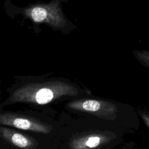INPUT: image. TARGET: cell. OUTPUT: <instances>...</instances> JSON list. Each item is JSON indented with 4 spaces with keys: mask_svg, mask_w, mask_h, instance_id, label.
<instances>
[{
    "mask_svg": "<svg viewBox=\"0 0 149 149\" xmlns=\"http://www.w3.org/2000/svg\"><path fill=\"white\" fill-rule=\"evenodd\" d=\"M133 54L143 65L149 69V51L134 50Z\"/></svg>",
    "mask_w": 149,
    "mask_h": 149,
    "instance_id": "obj_7",
    "label": "cell"
},
{
    "mask_svg": "<svg viewBox=\"0 0 149 149\" xmlns=\"http://www.w3.org/2000/svg\"><path fill=\"white\" fill-rule=\"evenodd\" d=\"M139 115L143 118L145 124L149 128V112L141 111L139 112Z\"/></svg>",
    "mask_w": 149,
    "mask_h": 149,
    "instance_id": "obj_8",
    "label": "cell"
},
{
    "mask_svg": "<svg viewBox=\"0 0 149 149\" xmlns=\"http://www.w3.org/2000/svg\"><path fill=\"white\" fill-rule=\"evenodd\" d=\"M0 134L3 140L21 149H33L35 147L36 141L33 139L12 129L1 127Z\"/></svg>",
    "mask_w": 149,
    "mask_h": 149,
    "instance_id": "obj_6",
    "label": "cell"
},
{
    "mask_svg": "<svg viewBox=\"0 0 149 149\" xmlns=\"http://www.w3.org/2000/svg\"><path fill=\"white\" fill-rule=\"evenodd\" d=\"M78 93L75 86L62 81L31 83L16 89L9 100L44 105L64 96H76Z\"/></svg>",
    "mask_w": 149,
    "mask_h": 149,
    "instance_id": "obj_2",
    "label": "cell"
},
{
    "mask_svg": "<svg viewBox=\"0 0 149 149\" xmlns=\"http://www.w3.org/2000/svg\"><path fill=\"white\" fill-rule=\"evenodd\" d=\"M67 107L74 111L84 112L107 119H113L118 112L116 105L101 100H76L69 102Z\"/></svg>",
    "mask_w": 149,
    "mask_h": 149,
    "instance_id": "obj_3",
    "label": "cell"
},
{
    "mask_svg": "<svg viewBox=\"0 0 149 149\" xmlns=\"http://www.w3.org/2000/svg\"><path fill=\"white\" fill-rule=\"evenodd\" d=\"M0 123L19 129L47 134L49 133L52 127L36 119L10 112L2 113L0 115Z\"/></svg>",
    "mask_w": 149,
    "mask_h": 149,
    "instance_id": "obj_4",
    "label": "cell"
},
{
    "mask_svg": "<svg viewBox=\"0 0 149 149\" xmlns=\"http://www.w3.org/2000/svg\"><path fill=\"white\" fill-rule=\"evenodd\" d=\"M60 1L52 0L49 3H36L23 8H18L9 3L5 8L10 9V14H21L33 23L45 24L54 30L69 33L76 27L63 14Z\"/></svg>",
    "mask_w": 149,
    "mask_h": 149,
    "instance_id": "obj_1",
    "label": "cell"
},
{
    "mask_svg": "<svg viewBox=\"0 0 149 149\" xmlns=\"http://www.w3.org/2000/svg\"><path fill=\"white\" fill-rule=\"evenodd\" d=\"M111 139V136L102 133H93L73 139L70 143V149H92L100 147Z\"/></svg>",
    "mask_w": 149,
    "mask_h": 149,
    "instance_id": "obj_5",
    "label": "cell"
}]
</instances>
